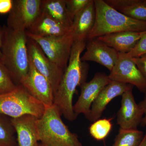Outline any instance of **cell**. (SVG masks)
Listing matches in <instances>:
<instances>
[{
  "label": "cell",
  "instance_id": "6da1fadb",
  "mask_svg": "<svg viewBox=\"0 0 146 146\" xmlns=\"http://www.w3.org/2000/svg\"><path fill=\"white\" fill-rule=\"evenodd\" d=\"M86 42H74L68 66L58 88L54 94V104L68 121H73L78 117L73 109V100L78 86L86 82L89 66L81 60Z\"/></svg>",
  "mask_w": 146,
  "mask_h": 146
},
{
  "label": "cell",
  "instance_id": "7a4b0ae2",
  "mask_svg": "<svg viewBox=\"0 0 146 146\" xmlns=\"http://www.w3.org/2000/svg\"><path fill=\"white\" fill-rule=\"evenodd\" d=\"M4 39L1 60L10 73L13 82L20 84L29 69L26 31L14 30L3 27Z\"/></svg>",
  "mask_w": 146,
  "mask_h": 146
},
{
  "label": "cell",
  "instance_id": "3957f363",
  "mask_svg": "<svg viewBox=\"0 0 146 146\" xmlns=\"http://www.w3.org/2000/svg\"><path fill=\"white\" fill-rule=\"evenodd\" d=\"M96 18L88 39L123 31H146V22L138 21L116 10L103 0H94Z\"/></svg>",
  "mask_w": 146,
  "mask_h": 146
},
{
  "label": "cell",
  "instance_id": "277c9868",
  "mask_svg": "<svg viewBox=\"0 0 146 146\" xmlns=\"http://www.w3.org/2000/svg\"><path fill=\"white\" fill-rule=\"evenodd\" d=\"M61 112L54 104L46 106L37 121L38 140L43 146H82L76 133H72L61 118Z\"/></svg>",
  "mask_w": 146,
  "mask_h": 146
},
{
  "label": "cell",
  "instance_id": "5b68a950",
  "mask_svg": "<svg viewBox=\"0 0 146 146\" xmlns=\"http://www.w3.org/2000/svg\"><path fill=\"white\" fill-rule=\"evenodd\" d=\"M46 106L32 96L23 85H17L15 89L0 95V113L11 118L31 115L40 118Z\"/></svg>",
  "mask_w": 146,
  "mask_h": 146
},
{
  "label": "cell",
  "instance_id": "8992f818",
  "mask_svg": "<svg viewBox=\"0 0 146 146\" xmlns=\"http://www.w3.org/2000/svg\"><path fill=\"white\" fill-rule=\"evenodd\" d=\"M26 32L28 37L38 44L47 57L66 69L74 43L71 28L67 34L60 36H41Z\"/></svg>",
  "mask_w": 146,
  "mask_h": 146
},
{
  "label": "cell",
  "instance_id": "52a82bcc",
  "mask_svg": "<svg viewBox=\"0 0 146 146\" xmlns=\"http://www.w3.org/2000/svg\"><path fill=\"white\" fill-rule=\"evenodd\" d=\"M42 0H13L7 26L18 31H27L41 12Z\"/></svg>",
  "mask_w": 146,
  "mask_h": 146
},
{
  "label": "cell",
  "instance_id": "ba28073f",
  "mask_svg": "<svg viewBox=\"0 0 146 146\" xmlns=\"http://www.w3.org/2000/svg\"><path fill=\"white\" fill-rule=\"evenodd\" d=\"M29 58L37 71L50 82L54 94L58 88L65 69L51 61L35 41L28 37Z\"/></svg>",
  "mask_w": 146,
  "mask_h": 146
},
{
  "label": "cell",
  "instance_id": "9c48e42d",
  "mask_svg": "<svg viewBox=\"0 0 146 146\" xmlns=\"http://www.w3.org/2000/svg\"><path fill=\"white\" fill-rule=\"evenodd\" d=\"M108 76L110 80L131 84L146 93V79L127 53H119L117 61Z\"/></svg>",
  "mask_w": 146,
  "mask_h": 146
},
{
  "label": "cell",
  "instance_id": "30bf717a",
  "mask_svg": "<svg viewBox=\"0 0 146 146\" xmlns=\"http://www.w3.org/2000/svg\"><path fill=\"white\" fill-rule=\"evenodd\" d=\"M20 84L25 88L32 96L45 106H51L54 104V92L51 84L36 70L30 59L28 72L21 80Z\"/></svg>",
  "mask_w": 146,
  "mask_h": 146
},
{
  "label": "cell",
  "instance_id": "8fae6325",
  "mask_svg": "<svg viewBox=\"0 0 146 146\" xmlns=\"http://www.w3.org/2000/svg\"><path fill=\"white\" fill-rule=\"evenodd\" d=\"M111 80L108 76L103 73H97L89 82H85L80 86V94L73 106L74 112L78 115L85 116L89 112L95 100L101 91Z\"/></svg>",
  "mask_w": 146,
  "mask_h": 146
},
{
  "label": "cell",
  "instance_id": "7c38bea8",
  "mask_svg": "<svg viewBox=\"0 0 146 146\" xmlns=\"http://www.w3.org/2000/svg\"><path fill=\"white\" fill-rule=\"evenodd\" d=\"M133 88L127 89L121 96V106L117 114V122L119 128L122 129H137L144 115L142 108L135 101Z\"/></svg>",
  "mask_w": 146,
  "mask_h": 146
},
{
  "label": "cell",
  "instance_id": "4fadbf2b",
  "mask_svg": "<svg viewBox=\"0 0 146 146\" xmlns=\"http://www.w3.org/2000/svg\"><path fill=\"white\" fill-rule=\"evenodd\" d=\"M133 86L127 84L111 81L105 86L91 106L85 117L91 122L99 119L106 106L112 100L122 95Z\"/></svg>",
  "mask_w": 146,
  "mask_h": 146
},
{
  "label": "cell",
  "instance_id": "5bb4252c",
  "mask_svg": "<svg viewBox=\"0 0 146 146\" xmlns=\"http://www.w3.org/2000/svg\"><path fill=\"white\" fill-rule=\"evenodd\" d=\"M86 51L81 57L83 62L94 61L112 70L117 61L119 53L98 38L90 39L86 44Z\"/></svg>",
  "mask_w": 146,
  "mask_h": 146
},
{
  "label": "cell",
  "instance_id": "9a60e30c",
  "mask_svg": "<svg viewBox=\"0 0 146 146\" xmlns=\"http://www.w3.org/2000/svg\"><path fill=\"white\" fill-rule=\"evenodd\" d=\"M38 119L31 115L11 118L12 124L17 134L18 146L39 145L37 129Z\"/></svg>",
  "mask_w": 146,
  "mask_h": 146
},
{
  "label": "cell",
  "instance_id": "2e32d148",
  "mask_svg": "<svg viewBox=\"0 0 146 146\" xmlns=\"http://www.w3.org/2000/svg\"><path fill=\"white\" fill-rule=\"evenodd\" d=\"M96 18L94 1L91 0L89 4L73 21L71 30L74 37V42H86L94 28Z\"/></svg>",
  "mask_w": 146,
  "mask_h": 146
},
{
  "label": "cell",
  "instance_id": "e0dca14e",
  "mask_svg": "<svg viewBox=\"0 0 146 146\" xmlns=\"http://www.w3.org/2000/svg\"><path fill=\"white\" fill-rule=\"evenodd\" d=\"M143 32L123 31L98 37V39L121 53L130 52L141 38Z\"/></svg>",
  "mask_w": 146,
  "mask_h": 146
},
{
  "label": "cell",
  "instance_id": "ac0fdd59",
  "mask_svg": "<svg viewBox=\"0 0 146 146\" xmlns=\"http://www.w3.org/2000/svg\"><path fill=\"white\" fill-rule=\"evenodd\" d=\"M70 28L41 12L27 31L39 36H60L67 34L70 31Z\"/></svg>",
  "mask_w": 146,
  "mask_h": 146
},
{
  "label": "cell",
  "instance_id": "d6986e66",
  "mask_svg": "<svg viewBox=\"0 0 146 146\" xmlns=\"http://www.w3.org/2000/svg\"><path fill=\"white\" fill-rule=\"evenodd\" d=\"M108 5L126 16L146 22V0H106Z\"/></svg>",
  "mask_w": 146,
  "mask_h": 146
},
{
  "label": "cell",
  "instance_id": "ffe728a7",
  "mask_svg": "<svg viewBox=\"0 0 146 146\" xmlns=\"http://www.w3.org/2000/svg\"><path fill=\"white\" fill-rule=\"evenodd\" d=\"M41 12L46 13L65 26L70 28L73 24L68 13L65 0H42Z\"/></svg>",
  "mask_w": 146,
  "mask_h": 146
},
{
  "label": "cell",
  "instance_id": "44dd1931",
  "mask_svg": "<svg viewBox=\"0 0 146 146\" xmlns=\"http://www.w3.org/2000/svg\"><path fill=\"white\" fill-rule=\"evenodd\" d=\"M11 118L0 113V146H18Z\"/></svg>",
  "mask_w": 146,
  "mask_h": 146
},
{
  "label": "cell",
  "instance_id": "7402d4cb",
  "mask_svg": "<svg viewBox=\"0 0 146 146\" xmlns=\"http://www.w3.org/2000/svg\"><path fill=\"white\" fill-rule=\"evenodd\" d=\"M144 135L143 131L137 129L119 128L112 146H139Z\"/></svg>",
  "mask_w": 146,
  "mask_h": 146
},
{
  "label": "cell",
  "instance_id": "603a6c76",
  "mask_svg": "<svg viewBox=\"0 0 146 146\" xmlns=\"http://www.w3.org/2000/svg\"><path fill=\"white\" fill-rule=\"evenodd\" d=\"M111 119H99L91 125L89 127L90 135L97 141L104 140L112 129Z\"/></svg>",
  "mask_w": 146,
  "mask_h": 146
},
{
  "label": "cell",
  "instance_id": "cb8c5ba5",
  "mask_svg": "<svg viewBox=\"0 0 146 146\" xmlns=\"http://www.w3.org/2000/svg\"><path fill=\"white\" fill-rule=\"evenodd\" d=\"M16 86L7 68L0 60V95L11 92Z\"/></svg>",
  "mask_w": 146,
  "mask_h": 146
},
{
  "label": "cell",
  "instance_id": "d4e9b609",
  "mask_svg": "<svg viewBox=\"0 0 146 146\" xmlns=\"http://www.w3.org/2000/svg\"><path fill=\"white\" fill-rule=\"evenodd\" d=\"M91 1V0H65L68 13L73 21Z\"/></svg>",
  "mask_w": 146,
  "mask_h": 146
},
{
  "label": "cell",
  "instance_id": "484cf974",
  "mask_svg": "<svg viewBox=\"0 0 146 146\" xmlns=\"http://www.w3.org/2000/svg\"><path fill=\"white\" fill-rule=\"evenodd\" d=\"M146 54V31L143 32L141 38L133 49L127 53L131 58H139Z\"/></svg>",
  "mask_w": 146,
  "mask_h": 146
},
{
  "label": "cell",
  "instance_id": "4316f807",
  "mask_svg": "<svg viewBox=\"0 0 146 146\" xmlns=\"http://www.w3.org/2000/svg\"><path fill=\"white\" fill-rule=\"evenodd\" d=\"M138 70L146 79V58H131Z\"/></svg>",
  "mask_w": 146,
  "mask_h": 146
},
{
  "label": "cell",
  "instance_id": "83f0119b",
  "mask_svg": "<svg viewBox=\"0 0 146 146\" xmlns=\"http://www.w3.org/2000/svg\"><path fill=\"white\" fill-rule=\"evenodd\" d=\"M13 6V0H0V14L9 13Z\"/></svg>",
  "mask_w": 146,
  "mask_h": 146
},
{
  "label": "cell",
  "instance_id": "f1b7e54d",
  "mask_svg": "<svg viewBox=\"0 0 146 146\" xmlns=\"http://www.w3.org/2000/svg\"><path fill=\"white\" fill-rule=\"evenodd\" d=\"M140 106L142 108L143 111L144 115V117H143L142 119V121L141 123V125L143 127L146 126V93H145V98L143 100L141 101L140 103L139 104Z\"/></svg>",
  "mask_w": 146,
  "mask_h": 146
},
{
  "label": "cell",
  "instance_id": "f546056e",
  "mask_svg": "<svg viewBox=\"0 0 146 146\" xmlns=\"http://www.w3.org/2000/svg\"><path fill=\"white\" fill-rule=\"evenodd\" d=\"M4 39V30L3 27L0 26V60L1 59L2 56V48L3 42Z\"/></svg>",
  "mask_w": 146,
  "mask_h": 146
},
{
  "label": "cell",
  "instance_id": "4dcf8cb0",
  "mask_svg": "<svg viewBox=\"0 0 146 146\" xmlns=\"http://www.w3.org/2000/svg\"><path fill=\"white\" fill-rule=\"evenodd\" d=\"M139 146H146V130L143 138Z\"/></svg>",
  "mask_w": 146,
  "mask_h": 146
},
{
  "label": "cell",
  "instance_id": "1f68e13d",
  "mask_svg": "<svg viewBox=\"0 0 146 146\" xmlns=\"http://www.w3.org/2000/svg\"><path fill=\"white\" fill-rule=\"evenodd\" d=\"M141 57L146 58V54H145L143 55L142 56H141Z\"/></svg>",
  "mask_w": 146,
  "mask_h": 146
},
{
  "label": "cell",
  "instance_id": "d6a6232c",
  "mask_svg": "<svg viewBox=\"0 0 146 146\" xmlns=\"http://www.w3.org/2000/svg\"><path fill=\"white\" fill-rule=\"evenodd\" d=\"M38 146H42V145H41V144H39V145H38Z\"/></svg>",
  "mask_w": 146,
  "mask_h": 146
}]
</instances>
